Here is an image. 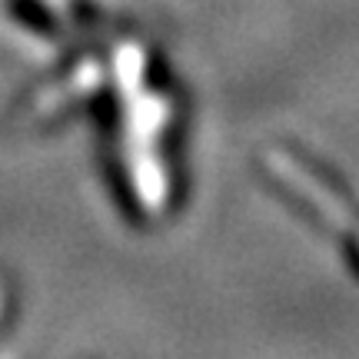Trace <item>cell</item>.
Instances as JSON below:
<instances>
[{
    "label": "cell",
    "mask_w": 359,
    "mask_h": 359,
    "mask_svg": "<svg viewBox=\"0 0 359 359\" xmlns=\"http://www.w3.org/2000/svg\"><path fill=\"white\" fill-rule=\"evenodd\" d=\"M263 167L290 203L316 219L323 230L336 233L343 257L359 273V203L349 196V190H343V183L296 150H269L263 156Z\"/></svg>",
    "instance_id": "6da1fadb"
}]
</instances>
